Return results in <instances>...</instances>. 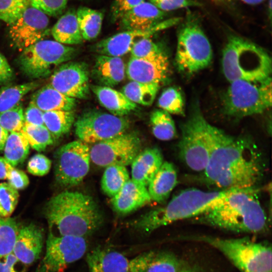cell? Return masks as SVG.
I'll return each mask as SVG.
<instances>
[{
	"label": "cell",
	"mask_w": 272,
	"mask_h": 272,
	"mask_svg": "<svg viewBox=\"0 0 272 272\" xmlns=\"http://www.w3.org/2000/svg\"><path fill=\"white\" fill-rule=\"evenodd\" d=\"M129 179V173L125 166H108L105 167L101 178V189L107 196L111 198L121 190Z\"/></svg>",
	"instance_id": "cell-32"
},
{
	"label": "cell",
	"mask_w": 272,
	"mask_h": 272,
	"mask_svg": "<svg viewBox=\"0 0 272 272\" xmlns=\"http://www.w3.org/2000/svg\"><path fill=\"white\" fill-rule=\"evenodd\" d=\"M54 175L63 187L79 185L89 172L90 155L88 145L80 140L60 147L54 155Z\"/></svg>",
	"instance_id": "cell-11"
},
{
	"label": "cell",
	"mask_w": 272,
	"mask_h": 272,
	"mask_svg": "<svg viewBox=\"0 0 272 272\" xmlns=\"http://www.w3.org/2000/svg\"><path fill=\"white\" fill-rule=\"evenodd\" d=\"M177 35L175 64L181 73L193 75L207 67L213 59L210 42L198 16L188 11L180 22Z\"/></svg>",
	"instance_id": "cell-8"
},
{
	"label": "cell",
	"mask_w": 272,
	"mask_h": 272,
	"mask_svg": "<svg viewBox=\"0 0 272 272\" xmlns=\"http://www.w3.org/2000/svg\"><path fill=\"white\" fill-rule=\"evenodd\" d=\"M126 66L120 57L99 55L92 71L94 79L100 85L114 87L125 76Z\"/></svg>",
	"instance_id": "cell-24"
},
{
	"label": "cell",
	"mask_w": 272,
	"mask_h": 272,
	"mask_svg": "<svg viewBox=\"0 0 272 272\" xmlns=\"http://www.w3.org/2000/svg\"><path fill=\"white\" fill-rule=\"evenodd\" d=\"M185 239L202 242L215 248L240 272H271V246L267 242H257L247 237L195 236Z\"/></svg>",
	"instance_id": "cell-6"
},
{
	"label": "cell",
	"mask_w": 272,
	"mask_h": 272,
	"mask_svg": "<svg viewBox=\"0 0 272 272\" xmlns=\"http://www.w3.org/2000/svg\"><path fill=\"white\" fill-rule=\"evenodd\" d=\"M150 120L152 133L157 139L167 141L177 135L174 121L167 112L156 109L151 113Z\"/></svg>",
	"instance_id": "cell-34"
},
{
	"label": "cell",
	"mask_w": 272,
	"mask_h": 272,
	"mask_svg": "<svg viewBox=\"0 0 272 272\" xmlns=\"http://www.w3.org/2000/svg\"><path fill=\"white\" fill-rule=\"evenodd\" d=\"M32 7L47 16L56 17L63 12L67 5V0H29Z\"/></svg>",
	"instance_id": "cell-44"
},
{
	"label": "cell",
	"mask_w": 272,
	"mask_h": 272,
	"mask_svg": "<svg viewBox=\"0 0 272 272\" xmlns=\"http://www.w3.org/2000/svg\"><path fill=\"white\" fill-rule=\"evenodd\" d=\"M26 266L13 253L0 259V272H25Z\"/></svg>",
	"instance_id": "cell-48"
},
{
	"label": "cell",
	"mask_w": 272,
	"mask_h": 272,
	"mask_svg": "<svg viewBox=\"0 0 272 272\" xmlns=\"http://www.w3.org/2000/svg\"><path fill=\"white\" fill-rule=\"evenodd\" d=\"M86 238L55 236L49 232L45 254L34 272H63L87 252Z\"/></svg>",
	"instance_id": "cell-13"
},
{
	"label": "cell",
	"mask_w": 272,
	"mask_h": 272,
	"mask_svg": "<svg viewBox=\"0 0 272 272\" xmlns=\"http://www.w3.org/2000/svg\"><path fill=\"white\" fill-rule=\"evenodd\" d=\"M76 49L55 40L42 39L22 51L19 58L21 70L32 78L48 76L58 65L67 62Z\"/></svg>",
	"instance_id": "cell-10"
},
{
	"label": "cell",
	"mask_w": 272,
	"mask_h": 272,
	"mask_svg": "<svg viewBox=\"0 0 272 272\" xmlns=\"http://www.w3.org/2000/svg\"><path fill=\"white\" fill-rule=\"evenodd\" d=\"M19 198L17 190L8 183H0V218L10 217L18 204Z\"/></svg>",
	"instance_id": "cell-42"
},
{
	"label": "cell",
	"mask_w": 272,
	"mask_h": 272,
	"mask_svg": "<svg viewBox=\"0 0 272 272\" xmlns=\"http://www.w3.org/2000/svg\"><path fill=\"white\" fill-rule=\"evenodd\" d=\"M181 272H202L199 268L195 266H186L185 268Z\"/></svg>",
	"instance_id": "cell-54"
},
{
	"label": "cell",
	"mask_w": 272,
	"mask_h": 272,
	"mask_svg": "<svg viewBox=\"0 0 272 272\" xmlns=\"http://www.w3.org/2000/svg\"><path fill=\"white\" fill-rule=\"evenodd\" d=\"M39 84L32 82L6 86L0 89V112L5 111L21 102L24 96L36 89Z\"/></svg>",
	"instance_id": "cell-36"
},
{
	"label": "cell",
	"mask_w": 272,
	"mask_h": 272,
	"mask_svg": "<svg viewBox=\"0 0 272 272\" xmlns=\"http://www.w3.org/2000/svg\"><path fill=\"white\" fill-rule=\"evenodd\" d=\"M141 140L135 132L119 135L93 144L90 148V160L100 167L110 165L126 166L140 152Z\"/></svg>",
	"instance_id": "cell-14"
},
{
	"label": "cell",
	"mask_w": 272,
	"mask_h": 272,
	"mask_svg": "<svg viewBox=\"0 0 272 272\" xmlns=\"http://www.w3.org/2000/svg\"><path fill=\"white\" fill-rule=\"evenodd\" d=\"M21 132L27 139L30 147L38 152L45 150L54 143V138L44 125L24 122Z\"/></svg>",
	"instance_id": "cell-37"
},
{
	"label": "cell",
	"mask_w": 272,
	"mask_h": 272,
	"mask_svg": "<svg viewBox=\"0 0 272 272\" xmlns=\"http://www.w3.org/2000/svg\"><path fill=\"white\" fill-rule=\"evenodd\" d=\"M186 266L172 252L154 251L145 272H181Z\"/></svg>",
	"instance_id": "cell-35"
},
{
	"label": "cell",
	"mask_w": 272,
	"mask_h": 272,
	"mask_svg": "<svg viewBox=\"0 0 272 272\" xmlns=\"http://www.w3.org/2000/svg\"><path fill=\"white\" fill-rule=\"evenodd\" d=\"M241 2L250 5H255L259 4L265 0H240Z\"/></svg>",
	"instance_id": "cell-55"
},
{
	"label": "cell",
	"mask_w": 272,
	"mask_h": 272,
	"mask_svg": "<svg viewBox=\"0 0 272 272\" xmlns=\"http://www.w3.org/2000/svg\"><path fill=\"white\" fill-rule=\"evenodd\" d=\"M30 147L21 132H10L4 148V157L14 167L24 162L29 154Z\"/></svg>",
	"instance_id": "cell-31"
},
{
	"label": "cell",
	"mask_w": 272,
	"mask_h": 272,
	"mask_svg": "<svg viewBox=\"0 0 272 272\" xmlns=\"http://www.w3.org/2000/svg\"><path fill=\"white\" fill-rule=\"evenodd\" d=\"M74 126L75 134L80 141L94 144L126 132L130 122L124 116L90 110L81 115Z\"/></svg>",
	"instance_id": "cell-12"
},
{
	"label": "cell",
	"mask_w": 272,
	"mask_h": 272,
	"mask_svg": "<svg viewBox=\"0 0 272 272\" xmlns=\"http://www.w3.org/2000/svg\"><path fill=\"white\" fill-rule=\"evenodd\" d=\"M90 89L99 103L113 115L124 116L138 108L137 104L129 100L121 92L111 87L92 85Z\"/></svg>",
	"instance_id": "cell-25"
},
{
	"label": "cell",
	"mask_w": 272,
	"mask_h": 272,
	"mask_svg": "<svg viewBox=\"0 0 272 272\" xmlns=\"http://www.w3.org/2000/svg\"><path fill=\"white\" fill-rule=\"evenodd\" d=\"M271 106V77L258 83L232 81L224 96L225 114L235 118L260 114Z\"/></svg>",
	"instance_id": "cell-9"
},
{
	"label": "cell",
	"mask_w": 272,
	"mask_h": 272,
	"mask_svg": "<svg viewBox=\"0 0 272 272\" xmlns=\"http://www.w3.org/2000/svg\"><path fill=\"white\" fill-rule=\"evenodd\" d=\"M9 26L10 38L14 46L21 51L44 39L49 33L47 15L30 5Z\"/></svg>",
	"instance_id": "cell-15"
},
{
	"label": "cell",
	"mask_w": 272,
	"mask_h": 272,
	"mask_svg": "<svg viewBox=\"0 0 272 272\" xmlns=\"http://www.w3.org/2000/svg\"><path fill=\"white\" fill-rule=\"evenodd\" d=\"M78 24L84 40H92L99 34L102 27L103 13L86 7L76 11Z\"/></svg>",
	"instance_id": "cell-29"
},
{
	"label": "cell",
	"mask_w": 272,
	"mask_h": 272,
	"mask_svg": "<svg viewBox=\"0 0 272 272\" xmlns=\"http://www.w3.org/2000/svg\"><path fill=\"white\" fill-rule=\"evenodd\" d=\"M29 5V0H0V20L12 24Z\"/></svg>",
	"instance_id": "cell-41"
},
{
	"label": "cell",
	"mask_w": 272,
	"mask_h": 272,
	"mask_svg": "<svg viewBox=\"0 0 272 272\" xmlns=\"http://www.w3.org/2000/svg\"><path fill=\"white\" fill-rule=\"evenodd\" d=\"M158 106L169 114L183 115L185 103L181 91L177 88L170 87L165 89L159 97Z\"/></svg>",
	"instance_id": "cell-39"
},
{
	"label": "cell",
	"mask_w": 272,
	"mask_h": 272,
	"mask_svg": "<svg viewBox=\"0 0 272 272\" xmlns=\"http://www.w3.org/2000/svg\"><path fill=\"white\" fill-rule=\"evenodd\" d=\"M14 76L13 70L6 57L0 53V84L11 81Z\"/></svg>",
	"instance_id": "cell-51"
},
{
	"label": "cell",
	"mask_w": 272,
	"mask_h": 272,
	"mask_svg": "<svg viewBox=\"0 0 272 272\" xmlns=\"http://www.w3.org/2000/svg\"><path fill=\"white\" fill-rule=\"evenodd\" d=\"M180 17L164 19L147 30H126L101 40L92 47L100 55L120 57L130 51L138 42L180 23Z\"/></svg>",
	"instance_id": "cell-16"
},
{
	"label": "cell",
	"mask_w": 272,
	"mask_h": 272,
	"mask_svg": "<svg viewBox=\"0 0 272 272\" xmlns=\"http://www.w3.org/2000/svg\"><path fill=\"white\" fill-rule=\"evenodd\" d=\"M20 227L14 218H0V259L12 253Z\"/></svg>",
	"instance_id": "cell-38"
},
{
	"label": "cell",
	"mask_w": 272,
	"mask_h": 272,
	"mask_svg": "<svg viewBox=\"0 0 272 272\" xmlns=\"http://www.w3.org/2000/svg\"><path fill=\"white\" fill-rule=\"evenodd\" d=\"M51 33L55 41L64 45H76L83 42L76 11L70 9L54 25Z\"/></svg>",
	"instance_id": "cell-28"
},
{
	"label": "cell",
	"mask_w": 272,
	"mask_h": 272,
	"mask_svg": "<svg viewBox=\"0 0 272 272\" xmlns=\"http://www.w3.org/2000/svg\"><path fill=\"white\" fill-rule=\"evenodd\" d=\"M148 189L129 179L110 202L112 209L117 214L124 216L130 214L151 201Z\"/></svg>",
	"instance_id": "cell-20"
},
{
	"label": "cell",
	"mask_w": 272,
	"mask_h": 272,
	"mask_svg": "<svg viewBox=\"0 0 272 272\" xmlns=\"http://www.w3.org/2000/svg\"><path fill=\"white\" fill-rule=\"evenodd\" d=\"M233 190L207 191L195 188L182 190L166 205L152 210L131 221L129 227L140 234L149 235L177 221L193 218Z\"/></svg>",
	"instance_id": "cell-4"
},
{
	"label": "cell",
	"mask_w": 272,
	"mask_h": 272,
	"mask_svg": "<svg viewBox=\"0 0 272 272\" xmlns=\"http://www.w3.org/2000/svg\"><path fill=\"white\" fill-rule=\"evenodd\" d=\"M49 232L55 236L86 238L102 226L104 217L94 198L79 191H64L47 203Z\"/></svg>",
	"instance_id": "cell-3"
},
{
	"label": "cell",
	"mask_w": 272,
	"mask_h": 272,
	"mask_svg": "<svg viewBox=\"0 0 272 272\" xmlns=\"http://www.w3.org/2000/svg\"><path fill=\"white\" fill-rule=\"evenodd\" d=\"M43 113L44 112L30 101L24 112V122L36 125H44Z\"/></svg>",
	"instance_id": "cell-50"
},
{
	"label": "cell",
	"mask_w": 272,
	"mask_h": 272,
	"mask_svg": "<svg viewBox=\"0 0 272 272\" xmlns=\"http://www.w3.org/2000/svg\"><path fill=\"white\" fill-rule=\"evenodd\" d=\"M130 52L131 57L149 59L159 55L164 51L150 37L144 38L138 42Z\"/></svg>",
	"instance_id": "cell-43"
},
{
	"label": "cell",
	"mask_w": 272,
	"mask_h": 272,
	"mask_svg": "<svg viewBox=\"0 0 272 272\" xmlns=\"http://www.w3.org/2000/svg\"><path fill=\"white\" fill-rule=\"evenodd\" d=\"M24 124V110L21 102L0 112V125L10 133L21 132Z\"/></svg>",
	"instance_id": "cell-40"
},
{
	"label": "cell",
	"mask_w": 272,
	"mask_h": 272,
	"mask_svg": "<svg viewBox=\"0 0 272 272\" xmlns=\"http://www.w3.org/2000/svg\"><path fill=\"white\" fill-rule=\"evenodd\" d=\"M43 241V230L38 226H20L12 253L24 264L30 265L39 258Z\"/></svg>",
	"instance_id": "cell-19"
},
{
	"label": "cell",
	"mask_w": 272,
	"mask_h": 272,
	"mask_svg": "<svg viewBox=\"0 0 272 272\" xmlns=\"http://www.w3.org/2000/svg\"><path fill=\"white\" fill-rule=\"evenodd\" d=\"M215 127L205 117L197 103L192 106L187 118L180 125L178 155L181 160L193 171L203 172L208 164Z\"/></svg>",
	"instance_id": "cell-7"
},
{
	"label": "cell",
	"mask_w": 272,
	"mask_h": 272,
	"mask_svg": "<svg viewBox=\"0 0 272 272\" xmlns=\"http://www.w3.org/2000/svg\"><path fill=\"white\" fill-rule=\"evenodd\" d=\"M265 170L263 156L252 139L215 127L212 149L202 172L207 183L218 190L257 188Z\"/></svg>",
	"instance_id": "cell-1"
},
{
	"label": "cell",
	"mask_w": 272,
	"mask_h": 272,
	"mask_svg": "<svg viewBox=\"0 0 272 272\" xmlns=\"http://www.w3.org/2000/svg\"><path fill=\"white\" fill-rule=\"evenodd\" d=\"M145 0H114L110 9V17L113 22L120 20L128 11L136 7Z\"/></svg>",
	"instance_id": "cell-47"
},
{
	"label": "cell",
	"mask_w": 272,
	"mask_h": 272,
	"mask_svg": "<svg viewBox=\"0 0 272 272\" xmlns=\"http://www.w3.org/2000/svg\"><path fill=\"white\" fill-rule=\"evenodd\" d=\"M169 60L164 52L149 59L131 57L126 67V75L130 81L160 85L167 78Z\"/></svg>",
	"instance_id": "cell-18"
},
{
	"label": "cell",
	"mask_w": 272,
	"mask_h": 272,
	"mask_svg": "<svg viewBox=\"0 0 272 272\" xmlns=\"http://www.w3.org/2000/svg\"><path fill=\"white\" fill-rule=\"evenodd\" d=\"M159 10L167 12L177 9L200 7L201 4L195 0H148Z\"/></svg>",
	"instance_id": "cell-46"
},
{
	"label": "cell",
	"mask_w": 272,
	"mask_h": 272,
	"mask_svg": "<svg viewBox=\"0 0 272 272\" xmlns=\"http://www.w3.org/2000/svg\"><path fill=\"white\" fill-rule=\"evenodd\" d=\"M31 102L43 112L72 111L76 106V99L63 95L49 84L36 91L31 97Z\"/></svg>",
	"instance_id": "cell-27"
},
{
	"label": "cell",
	"mask_w": 272,
	"mask_h": 272,
	"mask_svg": "<svg viewBox=\"0 0 272 272\" xmlns=\"http://www.w3.org/2000/svg\"><path fill=\"white\" fill-rule=\"evenodd\" d=\"M268 17L271 21V0H269L268 8H267Z\"/></svg>",
	"instance_id": "cell-56"
},
{
	"label": "cell",
	"mask_w": 272,
	"mask_h": 272,
	"mask_svg": "<svg viewBox=\"0 0 272 272\" xmlns=\"http://www.w3.org/2000/svg\"><path fill=\"white\" fill-rule=\"evenodd\" d=\"M9 132L0 125V151H3Z\"/></svg>",
	"instance_id": "cell-53"
},
{
	"label": "cell",
	"mask_w": 272,
	"mask_h": 272,
	"mask_svg": "<svg viewBox=\"0 0 272 272\" xmlns=\"http://www.w3.org/2000/svg\"><path fill=\"white\" fill-rule=\"evenodd\" d=\"M167 14L149 1H144L125 13L119 20L126 30H147L164 20Z\"/></svg>",
	"instance_id": "cell-22"
},
{
	"label": "cell",
	"mask_w": 272,
	"mask_h": 272,
	"mask_svg": "<svg viewBox=\"0 0 272 272\" xmlns=\"http://www.w3.org/2000/svg\"><path fill=\"white\" fill-rule=\"evenodd\" d=\"M44 126L54 139L67 133L75 123V115L72 111L53 110L44 112Z\"/></svg>",
	"instance_id": "cell-30"
},
{
	"label": "cell",
	"mask_w": 272,
	"mask_h": 272,
	"mask_svg": "<svg viewBox=\"0 0 272 272\" xmlns=\"http://www.w3.org/2000/svg\"><path fill=\"white\" fill-rule=\"evenodd\" d=\"M177 183V172L174 164L163 162L160 169L148 185L151 199L162 203L168 198Z\"/></svg>",
	"instance_id": "cell-26"
},
{
	"label": "cell",
	"mask_w": 272,
	"mask_h": 272,
	"mask_svg": "<svg viewBox=\"0 0 272 272\" xmlns=\"http://www.w3.org/2000/svg\"><path fill=\"white\" fill-rule=\"evenodd\" d=\"M161 151L156 147L140 152L131 163V179L148 186L163 164Z\"/></svg>",
	"instance_id": "cell-23"
},
{
	"label": "cell",
	"mask_w": 272,
	"mask_h": 272,
	"mask_svg": "<svg viewBox=\"0 0 272 272\" xmlns=\"http://www.w3.org/2000/svg\"><path fill=\"white\" fill-rule=\"evenodd\" d=\"M215 1H226V0H215Z\"/></svg>",
	"instance_id": "cell-57"
},
{
	"label": "cell",
	"mask_w": 272,
	"mask_h": 272,
	"mask_svg": "<svg viewBox=\"0 0 272 272\" xmlns=\"http://www.w3.org/2000/svg\"><path fill=\"white\" fill-rule=\"evenodd\" d=\"M192 219L220 229L247 234L265 232L269 221L257 188L234 189Z\"/></svg>",
	"instance_id": "cell-2"
},
{
	"label": "cell",
	"mask_w": 272,
	"mask_h": 272,
	"mask_svg": "<svg viewBox=\"0 0 272 272\" xmlns=\"http://www.w3.org/2000/svg\"><path fill=\"white\" fill-rule=\"evenodd\" d=\"M14 168L4 157H0V179H7Z\"/></svg>",
	"instance_id": "cell-52"
},
{
	"label": "cell",
	"mask_w": 272,
	"mask_h": 272,
	"mask_svg": "<svg viewBox=\"0 0 272 272\" xmlns=\"http://www.w3.org/2000/svg\"><path fill=\"white\" fill-rule=\"evenodd\" d=\"M89 75L86 63L68 62L56 69L48 84L66 96L86 99L90 93Z\"/></svg>",
	"instance_id": "cell-17"
},
{
	"label": "cell",
	"mask_w": 272,
	"mask_h": 272,
	"mask_svg": "<svg viewBox=\"0 0 272 272\" xmlns=\"http://www.w3.org/2000/svg\"><path fill=\"white\" fill-rule=\"evenodd\" d=\"M89 272H130V259L119 251L98 246L86 254Z\"/></svg>",
	"instance_id": "cell-21"
},
{
	"label": "cell",
	"mask_w": 272,
	"mask_h": 272,
	"mask_svg": "<svg viewBox=\"0 0 272 272\" xmlns=\"http://www.w3.org/2000/svg\"><path fill=\"white\" fill-rule=\"evenodd\" d=\"M222 70L230 82L261 83L271 77V59L263 48L237 35H230L223 51Z\"/></svg>",
	"instance_id": "cell-5"
},
{
	"label": "cell",
	"mask_w": 272,
	"mask_h": 272,
	"mask_svg": "<svg viewBox=\"0 0 272 272\" xmlns=\"http://www.w3.org/2000/svg\"><path fill=\"white\" fill-rule=\"evenodd\" d=\"M160 85L130 81L121 89V92L131 101L144 106L151 105Z\"/></svg>",
	"instance_id": "cell-33"
},
{
	"label": "cell",
	"mask_w": 272,
	"mask_h": 272,
	"mask_svg": "<svg viewBox=\"0 0 272 272\" xmlns=\"http://www.w3.org/2000/svg\"><path fill=\"white\" fill-rule=\"evenodd\" d=\"M51 163V161L45 155L37 154L29 160L27 169L29 173L33 175L42 176L49 172Z\"/></svg>",
	"instance_id": "cell-45"
},
{
	"label": "cell",
	"mask_w": 272,
	"mask_h": 272,
	"mask_svg": "<svg viewBox=\"0 0 272 272\" xmlns=\"http://www.w3.org/2000/svg\"><path fill=\"white\" fill-rule=\"evenodd\" d=\"M7 180L8 183L17 190L25 189L29 184V179L27 174L23 171L15 167L9 174Z\"/></svg>",
	"instance_id": "cell-49"
}]
</instances>
